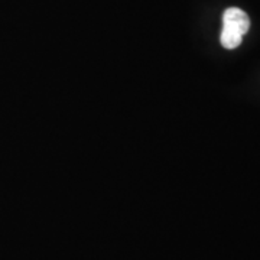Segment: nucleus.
<instances>
[{"label":"nucleus","instance_id":"obj_1","mask_svg":"<svg viewBox=\"0 0 260 260\" xmlns=\"http://www.w3.org/2000/svg\"><path fill=\"white\" fill-rule=\"evenodd\" d=\"M223 30L233 35L244 37L250 28V19L246 12L239 8H229L223 15Z\"/></svg>","mask_w":260,"mask_h":260}]
</instances>
